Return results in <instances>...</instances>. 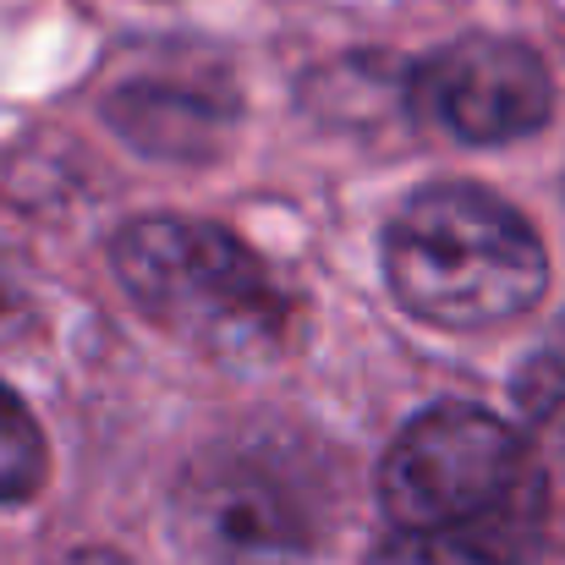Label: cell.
<instances>
[{
  "instance_id": "cell-8",
  "label": "cell",
  "mask_w": 565,
  "mask_h": 565,
  "mask_svg": "<svg viewBox=\"0 0 565 565\" xmlns=\"http://www.w3.org/2000/svg\"><path fill=\"white\" fill-rule=\"evenodd\" d=\"M516 406L527 428H539L550 445L565 450V324H555L516 369Z\"/></svg>"
},
{
  "instance_id": "cell-5",
  "label": "cell",
  "mask_w": 565,
  "mask_h": 565,
  "mask_svg": "<svg viewBox=\"0 0 565 565\" xmlns=\"http://www.w3.org/2000/svg\"><path fill=\"white\" fill-rule=\"evenodd\" d=\"M412 110L428 132L467 149L533 138L555 110V83L539 50L505 33H467L412 72Z\"/></svg>"
},
{
  "instance_id": "cell-7",
  "label": "cell",
  "mask_w": 565,
  "mask_h": 565,
  "mask_svg": "<svg viewBox=\"0 0 565 565\" xmlns=\"http://www.w3.org/2000/svg\"><path fill=\"white\" fill-rule=\"evenodd\" d=\"M50 478V450H44V428L33 423V412L22 406V395L0 379V505L33 500Z\"/></svg>"
},
{
  "instance_id": "cell-2",
  "label": "cell",
  "mask_w": 565,
  "mask_h": 565,
  "mask_svg": "<svg viewBox=\"0 0 565 565\" xmlns=\"http://www.w3.org/2000/svg\"><path fill=\"white\" fill-rule=\"evenodd\" d=\"M390 297L434 330H489L539 308L550 258L539 231L489 188L434 182L412 192L384 231Z\"/></svg>"
},
{
  "instance_id": "cell-4",
  "label": "cell",
  "mask_w": 565,
  "mask_h": 565,
  "mask_svg": "<svg viewBox=\"0 0 565 565\" xmlns=\"http://www.w3.org/2000/svg\"><path fill=\"white\" fill-rule=\"evenodd\" d=\"M171 533L188 565H313L319 527L286 472L253 450L198 456L171 500Z\"/></svg>"
},
{
  "instance_id": "cell-1",
  "label": "cell",
  "mask_w": 565,
  "mask_h": 565,
  "mask_svg": "<svg viewBox=\"0 0 565 565\" xmlns=\"http://www.w3.org/2000/svg\"><path fill=\"white\" fill-rule=\"evenodd\" d=\"M379 505L395 533L522 565L544 533V467L527 434L483 406H428L379 467Z\"/></svg>"
},
{
  "instance_id": "cell-3",
  "label": "cell",
  "mask_w": 565,
  "mask_h": 565,
  "mask_svg": "<svg viewBox=\"0 0 565 565\" xmlns=\"http://www.w3.org/2000/svg\"><path fill=\"white\" fill-rule=\"evenodd\" d=\"M110 269L138 313L214 363H269L286 347L291 308L264 258L225 225L149 214L116 231Z\"/></svg>"
},
{
  "instance_id": "cell-6",
  "label": "cell",
  "mask_w": 565,
  "mask_h": 565,
  "mask_svg": "<svg viewBox=\"0 0 565 565\" xmlns=\"http://www.w3.org/2000/svg\"><path fill=\"white\" fill-rule=\"evenodd\" d=\"M105 121L143 154L203 160L231 127V94L198 72H132L105 94Z\"/></svg>"
},
{
  "instance_id": "cell-10",
  "label": "cell",
  "mask_w": 565,
  "mask_h": 565,
  "mask_svg": "<svg viewBox=\"0 0 565 565\" xmlns=\"http://www.w3.org/2000/svg\"><path fill=\"white\" fill-rule=\"evenodd\" d=\"M61 565H132V561L116 555V550H77L72 561H61Z\"/></svg>"
},
{
  "instance_id": "cell-9",
  "label": "cell",
  "mask_w": 565,
  "mask_h": 565,
  "mask_svg": "<svg viewBox=\"0 0 565 565\" xmlns=\"http://www.w3.org/2000/svg\"><path fill=\"white\" fill-rule=\"evenodd\" d=\"M369 565H489L472 550H456V544H439V539H412V533H395L384 539Z\"/></svg>"
}]
</instances>
